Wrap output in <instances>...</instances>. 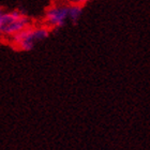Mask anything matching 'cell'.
Instances as JSON below:
<instances>
[{
	"mask_svg": "<svg viewBox=\"0 0 150 150\" xmlns=\"http://www.w3.org/2000/svg\"><path fill=\"white\" fill-rule=\"evenodd\" d=\"M83 13V6L76 3H70L69 6V19L73 24H76Z\"/></svg>",
	"mask_w": 150,
	"mask_h": 150,
	"instance_id": "cell-5",
	"label": "cell"
},
{
	"mask_svg": "<svg viewBox=\"0 0 150 150\" xmlns=\"http://www.w3.org/2000/svg\"><path fill=\"white\" fill-rule=\"evenodd\" d=\"M69 3H55L45 12L44 23L50 29H58L66 25L69 19Z\"/></svg>",
	"mask_w": 150,
	"mask_h": 150,
	"instance_id": "cell-1",
	"label": "cell"
},
{
	"mask_svg": "<svg viewBox=\"0 0 150 150\" xmlns=\"http://www.w3.org/2000/svg\"><path fill=\"white\" fill-rule=\"evenodd\" d=\"M70 3H76V4H81V6H84L85 3L88 2L89 0H68Z\"/></svg>",
	"mask_w": 150,
	"mask_h": 150,
	"instance_id": "cell-6",
	"label": "cell"
},
{
	"mask_svg": "<svg viewBox=\"0 0 150 150\" xmlns=\"http://www.w3.org/2000/svg\"><path fill=\"white\" fill-rule=\"evenodd\" d=\"M24 15L26 14L21 10H14L11 12H4L3 10H1V12H0V31L3 30L6 26H9L11 23L21 18Z\"/></svg>",
	"mask_w": 150,
	"mask_h": 150,
	"instance_id": "cell-4",
	"label": "cell"
},
{
	"mask_svg": "<svg viewBox=\"0 0 150 150\" xmlns=\"http://www.w3.org/2000/svg\"><path fill=\"white\" fill-rule=\"evenodd\" d=\"M29 26H31L30 25V19H29V17L27 15H24L21 18L16 19L13 23H11L9 26H6L3 30L0 31V33H1L2 37L10 39L11 37H13V35L18 33V32H21L22 30L28 28Z\"/></svg>",
	"mask_w": 150,
	"mask_h": 150,
	"instance_id": "cell-3",
	"label": "cell"
},
{
	"mask_svg": "<svg viewBox=\"0 0 150 150\" xmlns=\"http://www.w3.org/2000/svg\"><path fill=\"white\" fill-rule=\"evenodd\" d=\"M10 42H11V45H13L16 50H24V52L31 50L35 47V44L39 42L37 32H35V27L29 26L28 28L24 29L10 38Z\"/></svg>",
	"mask_w": 150,
	"mask_h": 150,
	"instance_id": "cell-2",
	"label": "cell"
}]
</instances>
